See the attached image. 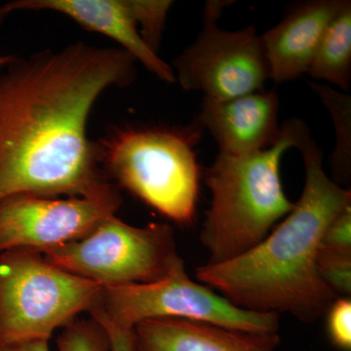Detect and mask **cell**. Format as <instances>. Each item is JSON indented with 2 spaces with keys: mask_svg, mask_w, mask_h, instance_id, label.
I'll use <instances>...</instances> for the list:
<instances>
[{
  "mask_svg": "<svg viewBox=\"0 0 351 351\" xmlns=\"http://www.w3.org/2000/svg\"><path fill=\"white\" fill-rule=\"evenodd\" d=\"M135 62L121 48L77 43L8 64L0 76V201L112 189L88 119L104 92L135 80Z\"/></svg>",
  "mask_w": 351,
  "mask_h": 351,
  "instance_id": "cell-1",
  "label": "cell"
},
{
  "mask_svg": "<svg viewBox=\"0 0 351 351\" xmlns=\"http://www.w3.org/2000/svg\"><path fill=\"white\" fill-rule=\"evenodd\" d=\"M297 149L306 181L290 213L251 250L198 267L196 278L244 311L286 313L313 323L339 298L321 278L317 257L328 225L351 205V191L326 174L322 152L311 135Z\"/></svg>",
  "mask_w": 351,
  "mask_h": 351,
  "instance_id": "cell-2",
  "label": "cell"
},
{
  "mask_svg": "<svg viewBox=\"0 0 351 351\" xmlns=\"http://www.w3.org/2000/svg\"><path fill=\"white\" fill-rule=\"evenodd\" d=\"M281 129L280 138L271 147L250 154L219 152L204 170L203 180L212 200L200 241L209 254L208 265L251 250L294 207L281 182V159L291 147L297 149L309 130L297 119L284 122Z\"/></svg>",
  "mask_w": 351,
  "mask_h": 351,
  "instance_id": "cell-3",
  "label": "cell"
},
{
  "mask_svg": "<svg viewBox=\"0 0 351 351\" xmlns=\"http://www.w3.org/2000/svg\"><path fill=\"white\" fill-rule=\"evenodd\" d=\"M196 120L184 128H127L98 145L101 165L122 188L179 225L195 219L201 169Z\"/></svg>",
  "mask_w": 351,
  "mask_h": 351,
  "instance_id": "cell-4",
  "label": "cell"
},
{
  "mask_svg": "<svg viewBox=\"0 0 351 351\" xmlns=\"http://www.w3.org/2000/svg\"><path fill=\"white\" fill-rule=\"evenodd\" d=\"M101 289L40 253H0V343L49 341L57 329L93 308Z\"/></svg>",
  "mask_w": 351,
  "mask_h": 351,
  "instance_id": "cell-5",
  "label": "cell"
},
{
  "mask_svg": "<svg viewBox=\"0 0 351 351\" xmlns=\"http://www.w3.org/2000/svg\"><path fill=\"white\" fill-rule=\"evenodd\" d=\"M89 313L124 331L159 318L202 321L257 334L278 332L280 325L279 314L244 311L204 284L191 280L184 261L154 282L103 287Z\"/></svg>",
  "mask_w": 351,
  "mask_h": 351,
  "instance_id": "cell-6",
  "label": "cell"
},
{
  "mask_svg": "<svg viewBox=\"0 0 351 351\" xmlns=\"http://www.w3.org/2000/svg\"><path fill=\"white\" fill-rule=\"evenodd\" d=\"M48 262L101 287L160 280L182 262L172 226L138 228L108 217L86 237L41 254Z\"/></svg>",
  "mask_w": 351,
  "mask_h": 351,
  "instance_id": "cell-7",
  "label": "cell"
},
{
  "mask_svg": "<svg viewBox=\"0 0 351 351\" xmlns=\"http://www.w3.org/2000/svg\"><path fill=\"white\" fill-rule=\"evenodd\" d=\"M228 4L207 2L197 38L173 61L176 80L182 89L200 92L207 100H230L258 91L270 80L256 27L228 32L218 27L219 16Z\"/></svg>",
  "mask_w": 351,
  "mask_h": 351,
  "instance_id": "cell-8",
  "label": "cell"
},
{
  "mask_svg": "<svg viewBox=\"0 0 351 351\" xmlns=\"http://www.w3.org/2000/svg\"><path fill=\"white\" fill-rule=\"evenodd\" d=\"M120 202L114 188L90 197L10 196L0 201V253L43 254L82 239L115 215Z\"/></svg>",
  "mask_w": 351,
  "mask_h": 351,
  "instance_id": "cell-9",
  "label": "cell"
},
{
  "mask_svg": "<svg viewBox=\"0 0 351 351\" xmlns=\"http://www.w3.org/2000/svg\"><path fill=\"white\" fill-rule=\"evenodd\" d=\"M18 10H50L75 21L87 31L112 39L159 80L176 82L172 66L157 55L141 36L134 0H15L1 7Z\"/></svg>",
  "mask_w": 351,
  "mask_h": 351,
  "instance_id": "cell-10",
  "label": "cell"
},
{
  "mask_svg": "<svg viewBox=\"0 0 351 351\" xmlns=\"http://www.w3.org/2000/svg\"><path fill=\"white\" fill-rule=\"evenodd\" d=\"M279 98L274 90H258L225 101L204 99L195 117L226 154H250L267 149L281 136Z\"/></svg>",
  "mask_w": 351,
  "mask_h": 351,
  "instance_id": "cell-11",
  "label": "cell"
},
{
  "mask_svg": "<svg viewBox=\"0 0 351 351\" xmlns=\"http://www.w3.org/2000/svg\"><path fill=\"white\" fill-rule=\"evenodd\" d=\"M346 0H309L291 7L262 39L270 80L291 82L307 73L332 21Z\"/></svg>",
  "mask_w": 351,
  "mask_h": 351,
  "instance_id": "cell-12",
  "label": "cell"
},
{
  "mask_svg": "<svg viewBox=\"0 0 351 351\" xmlns=\"http://www.w3.org/2000/svg\"><path fill=\"white\" fill-rule=\"evenodd\" d=\"M133 351H276L278 332L257 334L213 323L159 318L132 330Z\"/></svg>",
  "mask_w": 351,
  "mask_h": 351,
  "instance_id": "cell-13",
  "label": "cell"
},
{
  "mask_svg": "<svg viewBox=\"0 0 351 351\" xmlns=\"http://www.w3.org/2000/svg\"><path fill=\"white\" fill-rule=\"evenodd\" d=\"M311 77L324 80L348 92L351 83V2L345 6L327 27L307 69Z\"/></svg>",
  "mask_w": 351,
  "mask_h": 351,
  "instance_id": "cell-14",
  "label": "cell"
},
{
  "mask_svg": "<svg viewBox=\"0 0 351 351\" xmlns=\"http://www.w3.org/2000/svg\"><path fill=\"white\" fill-rule=\"evenodd\" d=\"M308 85L327 108L334 124L336 147L331 157L334 181L348 182L351 175V97L328 85L316 82Z\"/></svg>",
  "mask_w": 351,
  "mask_h": 351,
  "instance_id": "cell-15",
  "label": "cell"
},
{
  "mask_svg": "<svg viewBox=\"0 0 351 351\" xmlns=\"http://www.w3.org/2000/svg\"><path fill=\"white\" fill-rule=\"evenodd\" d=\"M57 343L59 351H110L107 332L93 318L71 322Z\"/></svg>",
  "mask_w": 351,
  "mask_h": 351,
  "instance_id": "cell-16",
  "label": "cell"
},
{
  "mask_svg": "<svg viewBox=\"0 0 351 351\" xmlns=\"http://www.w3.org/2000/svg\"><path fill=\"white\" fill-rule=\"evenodd\" d=\"M317 269L322 280L339 298H350L351 252L320 248Z\"/></svg>",
  "mask_w": 351,
  "mask_h": 351,
  "instance_id": "cell-17",
  "label": "cell"
},
{
  "mask_svg": "<svg viewBox=\"0 0 351 351\" xmlns=\"http://www.w3.org/2000/svg\"><path fill=\"white\" fill-rule=\"evenodd\" d=\"M138 29L145 43L157 53L172 1L134 0Z\"/></svg>",
  "mask_w": 351,
  "mask_h": 351,
  "instance_id": "cell-18",
  "label": "cell"
},
{
  "mask_svg": "<svg viewBox=\"0 0 351 351\" xmlns=\"http://www.w3.org/2000/svg\"><path fill=\"white\" fill-rule=\"evenodd\" d=\"M327 332L335 348L351 350V300L338 298L327 311Z\"/></svg>",
  "mask_w": 351,
  "mask_h": 351,
  "instance_id": "cell-19",
  "label": "cell"
},
{
  "mask_svg": "<svg viewBox=\"0 0 351 351\" xmlns=\"http://www.w3.org/2000/svg\"><path fill=\"white\" fill-rule=\"evenodd\" d=\"M320 248L351 252V205L341 210L328 225Z\"/></svg>",
  "mask_w": 351,
  "mask_h": 351,
  "instance_id": "cell-20",
  "label": "cell"
},
{
  "mask_svg": "<svg viewBox=\"0 0 351 351\" xmlns=\"http://www.w3.org/2000/svg\"><path fill=\"white\" fill-rule=\"evenodd\" d=\"M93 319L96 320L107 332L108 341H110V351H133L132 331L119 329L105 320L97 319V318Z\"/></svg>",
  "mask_w": 351,
  "mask_h": 351,
  "instance_id": "cell-21",
  "label": "cell"
},
{
  "mask_svg": "<svg viewBox=\"0 0 351 351\" xmlns=\"http://www.w3.org/2000/svg\"><path fill=\"white\" fill-rule=\"evenodd\" d=\"M0 351H50L49 341H25L8 345L0 343Z\"/></svg>",
  "mask_w": 351,
  "mask_h": 351,
  "instance_id": "cell-22",
  "label": "cell"
},
{
  "mask_svg": "<svg viewBox=\"0 0 351 351\" xmlns=\"http://www.w3.org/2000/svg\"><path fill=\"white\" fill-rule=\"evenodd\" d=\"M13 56H0V68L3 66H8L14 61Z\"/></svg>",
  "mask_w": 351,
  "mask_h": 351,
  "instance_id": "cell-23",
  "label": "cell"
},
{
  "mask_svg": "<svg viewBox=\"0 0 351 351\" xmlns=\"http://www.w3.org/2000/svg\"><path fill=\"white\" fill-rule=\"evenodd\" d=\"M7 14L5 13V11L3 10V9L0 7V23H1V21L5 18V16Z\"/></svg>",
  "mask_w": 351,
  "mask_h": 351,
  "instance_id": "cell-24",
  "label": "cell"
}]
</instances>
